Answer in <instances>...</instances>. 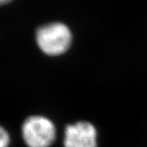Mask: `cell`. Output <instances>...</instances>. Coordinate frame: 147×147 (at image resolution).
I'll list each match as a JSON object with an SVG mask.
<instances>
[{
	"instance_id": "cell-3",
	"label": "cell",
	"mask_w": 147,
	"mask_h": 147,
	"mask_svg": "<svg viewBox=\"0 0 147 147\" xmlns=\"http://www.w3.org/2000/svg\"><path fill=\"white\" fill-rule=\"evenodd\" d=\"M96 130L88 122L68 125L65 131V147H96Z\"/></svg>"
},
{
	"instance_id": "cell-2",
	"label": "cell",
	"mask_w": 147,
	"mask_h": 147,
	"mask_svg": "<svg viewBox=\"0 0 147 147\" xmlns=\"http://www.w3.org/2000/svg\"><path fill=\"white\" fill-rule=\"evenodd\" d=\"M21 133L27 147H50L55 142L57 130L53 121L47 117L31 115L22 123Z\"/></svg>"
},
{
	"instance_id": "cell-5",
	"label": "cell",
	"mask_w": 147,
	"mask_h": 147,
	"mask_svg": "<svg viewBox=\"0 0 147 147\" xmlns=\"http://www.w3.org/2000/svg\"><path fill=\"white\" fill-rule=\"evenodd\" d=\"M13 0H0V6H4L11 3Z\"/></svg>"
},
{
	"instance_id": "cell-1",
	"label": "cell",
	"mask_w": 147,
	"mask_h": 147,
	"mask_svg": "<svg viewBox=\"0 0 147 147\" xmlns=\"http://www.w3.org/2000/svg\"><path fill=\"white\" fill-rule=\"evenodd\" d=\"M35 42L42 53L56 57L68 50L72 42V34L68 27L62 23H48L37 29Z\"/></svg>"
},
{
	"instance_id": "cell-4",
	"label": "cell",
	"mask_w": 147,
	"mask_h": 147,
	"mask_svg": "<svg viewBox=\"0 0 147 147\" xmlns=\"http://www.w3.org/2000/svg\"><path fill=\"white\" fill-rule=\"evenodd\" d=\"M11 137L9 131L5 127L0 125V147H10Z\"/></svg>"
}]
</instances>
